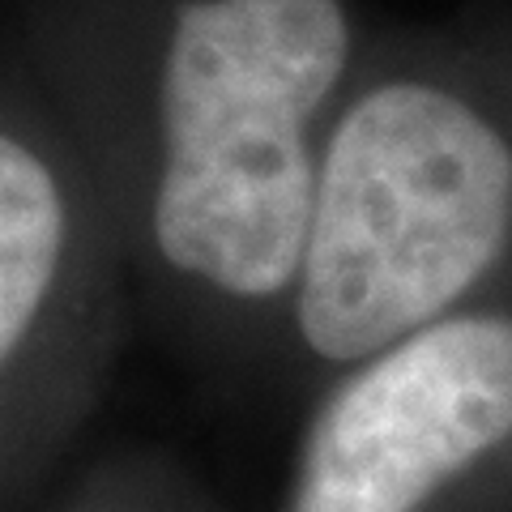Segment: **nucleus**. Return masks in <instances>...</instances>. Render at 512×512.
I'll use <instances>...</instances> for the list:
<instances>
[{"instance_id":"obj_1","label":"nucleus","mask_w":512,"mask_h":512,"mask_svg":"<svg viewBox=\"0 0 512 512\" xmlns=\"http://www.w3.org/2000/svg\"><path fill=\"white\" fill-rule=\"evenodd\" d=\"M116 218L133 308L278 384L316 158L363 56L350 0H5Z\"/></svg>"},{"instance_id":"obj_2","label":"nucleus","mask_w":512,"mask_h":512,"mask_svg":"<svg viewBox=\"0 0 512 512\" xmlns=\"http://www.w3.org/2000/svg\"><path fill=\"white\" fill-rule=\"evenodd\" d=\"M512 303V39L363 47L316 158L278 389Z\"/></svg>"},{"instance_id":"obj_3","label":"nucleus","mask_w":512,"mask_h":512,"mask_svg":"<svg viewBox=\"0 0 512 512\" xmlns=\"http://www.w3.org/2000/svg\"><path fill=\"white\" fill-rule=\"evenodd\" d=\"M128 316L111 205L0 26V512L26 508L86 431Z\"/></svg>"},{"instance_id":"obj_4","label":"nucleus","mask_w":512,"mask_h":512,"mask_svg":"<svg viewBox=\"0 0 512 512\" xmlns=\"http://www.w3.org/2000/svg\"><path fill=\"white\" fill-rule=\"evenodd\" d=\"M274 512H512V303L427 320L320 380Z\"/></svg>"},{"instance_id":"obj_5","label":"nucleus","mask_w":512,"mask_h":512,"mask_svg":"<svg viewBox=\"0 0 512 512\" xmlns=\"http://www.w3.org/2000/svg\"><path fill=\"white\" fill-rule=\"evenodd\" d=\"M47 512H227L167 453L116 448L90 461Z\"/></svg>"}]
</instances>
